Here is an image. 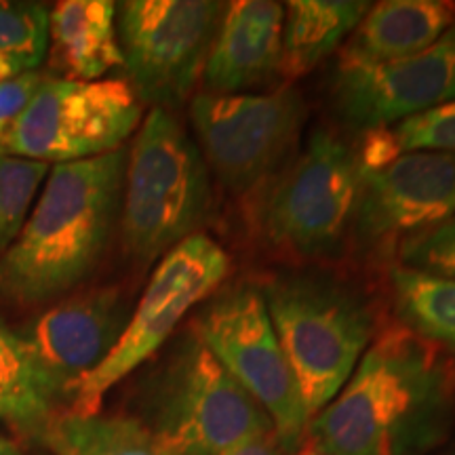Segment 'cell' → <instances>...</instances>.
Masks as SVG:
<instances>
[{
  "mask_svg": "<svg viewBox=\"0 0 455 455\" xmlns=\"http://www.w3.org/2000/svg\"><path fill=\"white\" fill-rule=\"evenodd\" d=\"M453 382L436 346L384 329L339 395L308 422L321 455H422L445 435Z\"/></svg>",
  "mask_w": 455,
  "mask_h": 455,
  "instance_id": "obj_1",
  "label": "cell"
},
{
  "mask_svg": "<svg viewBox=\"0 0 455 455\" xmlns=\"http://www.w3.org/2000/svg\"><path fill=\"white\" fill-rule=\"evenodd\" d=\"M127 155L121 148L51 167L0 258V299L21 308L60 301L95 270L121 218Z\"/></svg>",
  "mask_w": 455,
  "mask_h": 455,
  "instance_id": "obj_2",
  "label": "cell"
},
{
  "mask_svg": "<svg viewBox=\"0 0 455 455\" xmlns=\"http://www.w3.org/2000/svg\"><path fill=\"white\" fill-rule=\"evenodd\" d=\"M212 180L201 148L169 110L152 108L127 155L121 238L133 264L150 266L201 235L212 215Z\"/></svg>",
  "mask_w": 455,
  "mask_h": 455,
  "instance_id": "obj_3",
  "label": "cell"
},
{
  "mask_svg": "<svg viewBox=\"0 0 455 455\" xmlns=\"http://www.w3.org/2000/svg\"><path fill=\"white\" fill-rule=\"evenodd\" d=\"M261 295L312 419L339 395L373 341L371 306L350 284L321 272L276 275Z\"/></svg>",
  "mask_w": 455,
  "mask_h": 455,
  "instance_id": "obj_4",
  "label": "cell"
},
{
  "mask_svg": "<svg viewBox=\"0 0 455 455\" xmlns=\"http://www.w3.org/2000/svg\"><path fill=\"white\" fill-rule=\"evenodd\" d=\"M146 426L161 455H224L258 436L275 435L270 418L188 331L152 375Z\"/></svg>",
  "mask_w": 455,
  "mask_h": 455,
  "instance_id": "obj_5",
  "label": "cell"
},
{
  "mask_svg": "<svg viewBox=\"0 0 455 455\" xmlns=\"http://www.w3.org/2000/svg\"><path fill=\"white\" fill-rule=\"evenodd\" d=\"M230 268L226 249L203 232L163 255L121 338L110 355L76 384L66 411L100 413L108 392L167 344L186 315L218 291Z\"/></svg>",
  "mask_w": 455,
  "mask_h": 455,
  "instance_id": "obj_6",
  "label": "cell"
},
{
  "mask_svg": "<svg viewBox=\"0 0 455 455\" xmlns=\"http://www.w3.org/2000/svg\"><path fill=\"white\" fill-rule=\"evenodd\" d=\"M144 116L127 78L70 81L51 76L0 138V156L64 164L124 148Z\"/></svg>",
  "mask_w": 455,
  "mask_h": 455,
  "instance_id": "obj_7",
  "label": "cell"
},
{
  "mask_svg": "<svg viewBox=\"0 0 455 455\" xmlns=\"http://www.w3.org/2000/svg\"><path fill=\"white\" fill-rule=\"evenodd\" d=\"M363 169L355 146L318 129L261 209V232L276 251L298 259L339 253L352 235Z\"/></svg>",
  "mask_w": 455,
  "mask_h": 455,
  "instance_id": "obj_8",
  "label": "cell"
},
{
  "mask_svg": "<svg viewBox=\"0 0 455 455\" xmlns=\"http://www.w3.org/2000/svg\"><path fill=\"white\" fill-rule=\"evenodd\" d=\"M192 331L264 409L278 445H298L310 419L261 289L236 284L218 293L196 315Z\"/></svg>",
  "mask_w": 455,
  "mask_h": 455,
  "instance_id": "obj_9",
  "label": "cell"
},
{
  "mask_svg": "<svg viewBox=\"0 0 455 455\" xmlns=\"http://www.w3.org/2000/svg\"><path fill=\"white\" fill-rule=\"evenodd\" d=\"M224 3L127 0L116 4V34L127 83L141 104H184L203 76Z\"/></svg>",
  "mask_w": 455,
  "mask_h": 455,
  "instance_id": "obj_10",
  "label": "cell"
},
{
  "mask_svg": "<svg viewBox=\"0 0 455 455\" xmlns=\"http://www.w3.org/2000/svg\"><path fill=\"white\" fill-rule=\"evenodd\" d=\"M306 114L304 98L291 87L264 95L198 93L190 104L204 163L235 195L253 192L283 167Z\"/></svg>",
  "mask_w": 455,
  "mask_h": 455,
  "instance_id": "obj_11",
  "label": "cell"
},
{
  "mask_svg": "<svg viewBox=\"0 0 455 455\" xmlns=\"http://www.w3.org/2000/svg\"><path fill=\"white\" fill-rule=\"evenodd\" d=\"M127 321L121 289L95 287L55 301L17 335L57 403L70 401L76 384L110 355Z\"/></svg>",
  "mask_w": 455,
  "mask_h": 455,
  "instance_id": "obj_12",
  "label": "cell"
},
{
  "mask_svg": "<svg viewBox=\"0 0 455 455\" xmlns=\"http://www.w3.org/2000/svg\"><path fill=\"white\" fill-rule=\"evenodd\" d=\"M341 121L361 131L392 127L455 100V24L432 47L378 66L338 68L331 84Z\"/></svg>",
  "mask_w": 455,
  "mask_h": 455,
  "instance_id": "obj_13",
  "label": "cell"
},
{
  "mask_svg": "<svg viewBox=\"0 0 455 455\" xmlns=\"http://www.w3.org/2000/svg\"><path fill=\"white\" fill-rule=\"evenodd\" d=\"M455 215V155L405 152L363 173L352 238L382 247Z\"/></svg>",
  "mask_w": 455,
  "mask_h": 455,
  "instance_id": "obj_14",
  "label": "cell"
},
{
  "mask_svg": "<svg viewBox=\"0 0 455 455\" xmlns=\"http://www.w3.org/2000/svg\"><path fill=\"white\" fill-rule=\"evenodd\" d=\"M283 24L281 3H228L203 68L207 93L241 95L281 74Z\"/></svg>",
  "mask_w": 455,
  "mask_h": 455,
  "instance_id": "obj_15",
  "label": "cell"
},
{
  "mask_svg": "<svg viewBox=\"0 0 455 455\" xmlns=\"http://www.w3.org/2000/svg\"><path fill=\"white\" fill-rule=\"evenodd\" d=\"M455 24V3L384 0L371 4L339 53L338 68L378 66L432 47Z\"/></svg>",
  "mask_w": 455,
  "mask_h": 455,
  "instance_id": "obj_16",
  "label": "cell"
},
{
  "mask_svg": "<svg viewBox=\"0 0 455 455\" xmlns=\"http://www.w3.org/2000/svg\"><path fill=\"white\" fill-rule=\"evenodd\" d=\"M51 64L70 81H100L123 66L116 34V3L64 0L49 9Z\"/></svg>",
  "mask_w": 455,
  "mask_h": 455,
  "instance_id": "obj_17",
  "label": "cell"
},
{
  "mask_svg": "<svg viewBox=\"0 0 455 455\" xmlns=\"http://www.w3.org/2000/svg\"><path fill=\"white\" fill-rule=\"evenodd\" d=\"M371 7L363 0H291L284 4L281 74L306 76L341 47Z\"/></svg>",
  "mask_w": 455,
  "mask_h": 455,
  "instance_id": "obj_18",
  "label": "cell"
},
{
  "mask_svg": "<svg viewBox=\"0 0 455 455\" xmlns=\"http://www.w3.org/2000/svg\"><path fill=\"white\" fill-rule=\"evenodd\" d=\"M53 455H161L135 415L55 413L38 439Z\"/></svg>",
  "mask_w": 455,
  "mask_h": 455,
  "instance_id": "obj_19",
  "label": "cell"
},
{
  "mask_svg": "<svg viewBox=\"0 0 455 455\" xmlns=\"http://www.w3.org/2000/svg\"><path fill=\"white\" fill-rule=\"evenodd\" d=\"M55 413L53 398L20 335L0 321V422L30 439H41Z\"/></svg>",
  "mask_w": 455,
  "mask_h": 455,
  "instance_id": "obj_20",
  "label": "cell"
},
{
  "mask_svg": "<svg viewBox=\"0 0 455 455\" xmlns=\"http://www.w3.org/2000/svg\"><path fill=\"white\" fill-rule=\"evenodd\" d=\"M390 295L398 321L432 346L455 350V281L405 266L390 272Z\"/></svg>",
  "mask_w": 455,
  "mask_h": 455,
  "instance_id": "obj_21",
  "label": "cell"
},
{
  "mask_svg": "<svg viewBox=\"0 0 455 455\" xmlns=\"http://www.w3.org/2000/svg\"><path fill=\"white\" fill-rule=\"evenodd\" d=\"M49 171L47 163L0 156V258L20 235Z\"/></svg>",
  "mask_w": 455,
  "mask_h": 455,
  "instance_id": "obj_22",
  "label": "cell"
},
{
  "mask_svg": "<svg viewBox=\"0 0 455 455\" xmlns=\"http://www.w3.org/2000/svg\"><path fill=\"white\" fill-rule=\"evenodd\" d=\"M49 49V9L41 3L0 0V53L44 60Z\"/></svg>",
  "mask_w": 455,
  "mask_h": 455,
  "instance_id": "obj_23",
  "label": "cell"
},
{
  "mask_svg": "<svg viewBox=\"0 0 455 455\" xmlns=\"http://www.w3.org/2000/svg\"><path fill=\"white\" fill-rule=\"evenodd\" d=\"M401 259L405 268L455 281V215L403 238Z\"/></svg>",
  "mask_w": 455,
  "mask_h": 455,
  "instance_id": "obj_24",
  "label": "cell"
},
{
  "mask_svg": "<svg viewBox=\"0 0 455 455\" xmlns=\"http://www.w3.org/2000/svg\"><path fill=\"white\" fill-rule=\"evenodd\" d=\"M392 133L398 155L419 150L455 155V100L395 124Z\"/></svg>",
  "mask_w": 455,
  "mask_h": 455,
  "instance_id": "obj_25",
  "label": "cell"
},
{
  "mask_svg": "<svg viewBox=\"0 0 455 455\" xmlns=\"http://www.w3.org/2000/svg\"><path fill=\"white\" fill-rule=\"evenodd\" d=\"M49 74L43 70H32L11 81L0 83V138L11 129L21 112L38 93V89L49 81Z\"/></svg>",
  "mask_w": 455,
  "mask_h": 455,
  "instance_id": "obj_26",
  "label": "cell"
},
{
  "mask_svg": "<svg viewBox=\"0 0 455 455\" xmlns=\"http://www.w3.org/2000/svg\"><path fill=\"white\" fill-rule=\"evenodd\" d=\"M355 152L363 173H371V171L384 169L386 164H390L396 156H401L398 155L392 127L361 131V133H358Z\"/></svg>",
  "mask_w": 455,
  "mask_h": 455,
  "instance_id": "obj_27",
  "label": "cell"
},
{
  "mask_svg": "<svg viewBox=\"0 0 455 455\" xmlns=\"http://www.w3.org/2000/svg\"><path fill=\"white\" fill-rule=\"evenodd\" d=\"M38 61L30 60V57L15 55V53H0V83L11 81V78L21 76L32 70H38Z\"/></svg>",
  "mask_w": 455,
  "mask_h": 455,
  "instance_id": "obj_28",
  "label": "cell"
},
{
  "mask_svg": "<svg viewBox=\"0 0 455 455\" xmlns=\"http://www.w3.org/2000/svg\"><path fill=\"white\" fill-rule=\"evenodd\" d=\"M283 451L284 449L278 445L276 436L266 435L243 443V445L230 449V451H226L224 455H284Z\"/></svg>",
  "mask_w": 455,
  "mask_h": 455,
  "instance_id": "obj_29",
  "label": "cell"
},
{
  "mask_svg": "<svg viewBox=\"0 0 455 455\" xmlns=\"http://www.w3.org/2000/svg\"><path fill=\"white\" fill-rule=\"evenodd\" d=\"M0 455H24V453H21V449L15 441H11L7 436L0 435Z\"/></svg>",
  "mask_w": 455,
  "mask_h": 455,
  "instance_id": "obj_30",
  "label": "cell"
},
{
  "mask_svg": "<svg viewBox=\"0 0 455 455\" xmlns=\"http://www.w3.org/2000/svg\"><path fill=\"white\" fill-rule=\"evenodd\" d=\"M299 455H321V453H316V451H304V453H299Z\"/></svg>",
  "mask_w": 455,
  "mask_h": 455,
  "instance_id": "obj_31",
  "label": "cell"
},
{
  "mask_svg": "<svg viewBox=\"0 0 455 455\" xmlns=\"http://www.w3.org/2000/svg\"><path fill=\"white\" fill-rule=\"evenodd\" d=\"M451 455H455V453H451Z\"/></svg>",
  "mask_w": 455,
  "mask_h": 455,
  "instance_id": "obj_32",
  "label": "cell"
}]
</instances>
